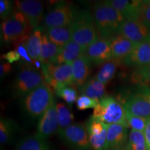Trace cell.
Here are the masks:
<instances>
[{"label":"cell","instance_id":"d590c367","mask_svg":"<svg viewBox=\"0 0 150 150\" xmlns=\"http://www.w3.org/2000/svg\"><path fill=\"white\" fill-rule=\"evenodd\" d=\"M137 75L141 79L150 83V65L138 69L137 71Z\"/></svg>","mask_w":150,"mask_h":150},{"label":"cell","instance_id":"4dcf8cb0","mask_svg":"<svg viewBox=\"0 0 150 150\" xmlns=\"http://www.w3.org/2000/svg\"><path fill=\"white\" fill-rule=\"evenodd\" d=\"M125 112H126L127 122H128L129 127H131V129L144 132L148 119L133 115L126 109H125Z\"/></svg>","mask_w":150,"mask_h":150},{"label":"cell","instance_id":"3957f363","mask_svg":"<svg viewBox=\"0 0 150 150\" xmlns=\"http://www.w3.org/2000/svg\"><path fill=\"white\" fill-rule=\"evenodd\" d=\"M91 117L108 125H120L129 127L125 107L120 101L111 96L99 99Z\"/></svg>","mask_w":150,"mask_h":150},{"label":"cell","instance_id":"6da1fadb","mask_svg":"<svg viewBox=\"0 0 150 150\" xmlns=\"http://www.w3.org/2000/svg\"><path fill=\"white\" fill-rule=\"evenodd\" d=\"M93 19L96 29L104 38L120 34L125 19L108 1H97L94 5Z\"/></svg>","mask_w":150,"mask_h":150},{"label":"cell","instance_id":"9a60e30c","mask_svg":"<svg viewBox=\"0 0 150 150\" xmlns=\"http://www.w3.org/2000/svg\"><path fill=\"white\" fill-rule=\"evenodd\" d=\"M128 129L120 125H108L104 150H125L129 134Z\"/></svg>","mask_w":150,"mask_h":150},{"label":"cell","instance_id":"4316f807","mask_svg":"<svg viewBox=\"0 0 150 150\" xmlns=\"http://www.w3.org/2000/svg\"><path fill=\"white\" fill-rule=\"evenodd\" d=\"M57 110V120L59 125L58 134L61 133L63 130L72 125L74 120V115L70 110L62 102L56 103Z\"/></svg>","mask_w":150,"mask_h":150},{"label":"cell","instance_id":"1f68e13d","mask_svg":"<svg viewBox=\"0 0 150 150\" xmlns=\"http://www.w3.org/2000/svg\"><path fill=\"white\" fill-rule=\"evenodd\" d=\"M99 99L91 98L85 95H81L76 99V107L79 110H83L88 108H95L98 104Z\"/></svg>","mask_w":150,"mask_h":150},{"label":"cell","instance_id":"5b68a950","mask_svg":"<svg viewBox=\"0 0 150 150\" xmlns=\"http://www.w3.org/2000/svg\"><path fill=\"white\" fill-rule=\"evenodd\" d=\"M72 27V40L85 50L98 38L93 16L88 11H78Z\"/></svg>","mask_w":150,"mask_h":150},{"label":"cell","instance_id":"7c38bea8","mask_svg":"<svg viewBox=\"0 0 150 150\" xmlns=\"http://www.w3.org/2000/svg\"><path fill=\"white\" fill-rule=\"evenodd\" d=\"M84 54L92 64L103 65L112 59L110 38L98 37L86 49Z\"/></svg>","mask_w":150,"mask_h":150},{"label":"cell","instance_id":"d6a6232c","mask_svg":"<svg viewBox=\"0 0 150 150\" xmlns=\"http://www.w3.org/2000/svg\"><path fill=\"white\" fill-rule=\"evenodd\" d=\"M15 3L10 0L0 1V18L5 20L8 18L13 13V6Z\"/></svg>","mask_w":150,"mask_h":150},{"label":"cell","instance_id":"8d00e7d4","mask_svg":"<svg viewBox=\"0 0 150 150\" xmlns=\"http://www.w3.org/2000/svg\"><path fill=\"white\" fill-rule=\"evenodd\" d=\"M141 17L150 24V1H143Z\"/></svg>","mask_w":150,"mask_h":150},{"label":"cell","instance_id":"30bf717a","mask_svg":"<svg viewBox=\"0 0 150 150\" xmlns=\"http://www.w3.org/2000/svg\"><path fill=\"white\" fill-rule=\"evenodd\" d=\"M66 145L74 150H88L91 148L86 126L82 123H72L59 134Z\"/></svg>","mask_w":150,"mask_h":150},{"label":"cell","instance_id":"7a4b0ae2","mask_svg":"<svg viewBox=\"0 0 150 150\" xmlns=\"http://www.w3.org/2000/svg\"><path fill=\"white\" fill-rule=\"evenodd\" d=\"M33 30V28L24 15L16 9L1 24V38L6 45L26 43Z\"/></svg>","mask_w":150,"mask_h":150},{"label":"cell","instance_id":"603a6c76","mask_svg":"<svg viewBox=\"0 0 150 150\" xmlns=\"http://www.w3.org/2000/svg\"><path fill=\"white\" fill-rule=\"evenodd\" d=\"M82 95H85L91 98L99 99L104 97L106 87L104 83L98 81L95 77L87 80L83 86L79 88Z\"/></svg>","mask_w":150,"mask_h":150},{"label":"cell","instance_id":"277c9868","mask_svg":"<svg viewBox=\"0 0 150 150\" xmlns=\"http://www.w3.org/2000/svg\"><path fill=\"white\" fill-rule=\"evenodd\" d=\"M54 99L52 87L46 83L22 98V109L29 117H40Z\"/></svg>","mask_w":150,"mask_h":150},{"label":"cell","instance_id":"83f0119b","mask_svg":"<svg viewBox=\"0 0 150 150\" xmlns=\"http://www.w3.org/2000/svg\"><path fill=\"white\" fill-rule=\"evenodd\" d=\"M118 61L117 60L111 59L104 63L100 70L95 76L97 80L102 82L104 85L108 83L115 76L117 70Z\"/></svg>","mask_w":150,"mask_h":150},{"label":"cell","instance_id":"44dd1931","mask_svg":"<svg viewBox=\"0 0 150 150\" xmlns=\"http://www.w3.org/2000/svg\"><path fill=\"white\" fill-rule=\"evenodd\" d=\"M91 61L85 55H81L72 63L73 83L81 87L87 81L90 74Z\"/></svg>","mask_w":150,"mask_h":150},{"label":"cell","instance_id":"74e56055","mask_svg":"<svg viewBox=\"0 0 150 150\" xmlns=\"http://www.w3.org/2000/svg\"><path fill=\"white\" fill-rule=\"evenodd\" d=\"M11 71V65L8 62L1 63L0 65V77L2 79L6 76Z\"/></svg>","mask_w":150,"mask_h":150},{"label":"cell","instance_id":"d4e9b609","mask_svg":"<svg viewBox=\"0 0 150 150\" xmlns=\"http://www.w3.org/2000/svg\"><path fill=\"white\" fill-rule=\"evenodd\" d=\"M16 150H51L45 140L39 138L36 135L29 136L20 140Z\"/></svg>","mask_w":150,"mask_h":150},{"label":"cell","instance_id":"ba28073f","mask_svg":"<svg viewBox=\"0 0 150 150\" xmlns=\"http://www.w3.org/2000/svg\"><path fill=\"white\" fill-rule=\"evenodd\" d=\"M41 68L46 83L53 88H55L58 83L63 86H70L74 83L71 63L55 65L42 63Z\"/></svg>","mask_w":150,"mask_h":150},{"label":"cell","instance_id":"e0dca14e","mask_svg":"<svg viewBox=\"0 0 150 150\" xmlns=\"http://www.w3.org/2000/svg\"><path fill=\"white\" fill-rule=\"evenodd\" d=\"M124 61L125 64L139 68L150 65V42L136 43L130 55Z\"/></svg>","mask_w":150,"mask_h":150},{"label":"cell","instance_id":"4fadbf2b","mask_svg":"<svg viewBox=\"0 0 150 150\" xmlns=\"http://www.w3.org/2000/svg\"><path fill=\"white\" fill-rule=\"evenodd\" d=\"M58 130L59 125L57 120L56 103L55 99H54L49 108L39 119L35 135L39 138L46 140L52 135L58 132Z\"/></svg>","mask_w":150,"mask_h":150},{"label":"cell","instance_id":"5bb4252c","mask_svg":"<svg viewBox=\"0 0 150 150\" xmlns=\"http://www.w3.org/2000/svg\"><path fill=\"white\" fill-rule=\"evenodd\" d=\"M15 8L20 11L27 18L33 29L40 26V22L44 21V5L36 0H23L15 1Z\"/></svg>","mask_w":150,"mask_h":150},{"label":"cell","instance_id":"484cf974","mask_svg":"<svg viewBox=\"0 0 150 150\" xmlns=\"http://www.w3.org/2000/svg\"><path fill=\"white\" fill-rule=\"evenodd\" d=\"M19 130L18 125L13 120L1 117L0 120V142L1 145L10 143Z\"/></svg>","mask_w":150,"mask_h":150},{"label":"cell","instance_id":"8fae6325","mask_svg":"<svg viewBox=\"0 0 150 150\" xmlns=\"http://www.w3.org/2000/svg\"><path fill=\"white\" fill-rule=\"evenodd\" d=\"M120 34L134 43L150 42V24L142 17L126 20L122 25Z\"/></svg>","mask_w":150,"mask_h":150},{"label":"cell","instance_id":"f1b7e54d","mask_svg":"<svg viewBox=\"0 0 150 150\" xmlns=\"http://www.w3.org/2000/svg\"><path fill=\"white\" fill-rule=\"evenodd\" d=\"M125 150H149L144 133L131 129Z\"/></svg>","mask_w":150,"mask_h":150},{"label":"cell","instance_id":"ffe728a7","mask_svg":"<svg viewBox=\"0 0 150 150\" xmlns=\"http://www.w3.org/2000/svg\"><path fill=\"white\" fill-rule=\"evenodd\" d=\"M45 34L50 41L59 47H63L72 40V24L66 26L45 29Z\"/></svg>","mask_w":150,"mask_h":150},{"label":"cell","instance_id":"f546056e","mask_svg":"<svg viewBox=\"0 0 150 150\" xmlns=\"http://www.w3.org/2000/svg\"><path fill=\"white\" fill-rule=\"evenodd\" d=\"M56 95L60 98L63 99L67 104L72 105L77 99V94L74 88L70 86L60 85L55 90Z\"/></svg>","mask_w":150,"mask_h":150},{"label":"cell","instance_id":"7402d4cb","mask_svg":"<svg viewBox=\"0 0 150 150\" xmlns=\"http://www.w3.org/2000/svg\"><path fill=\"white\" fill-rule=\"evenodd\" d=\"M43 33L42 28L40 26L34 28L26 42L28 54L33 61L40 59Z\"/></svg>","mask_w":150,"mask_h":150},{"label":"cell","instance_id":"2e32d148","mask_svg":"<svg viewBox=\"0 0 150 150\" xmlns=\"http://www.w3.org/2000/svg\"><path fill=\"white\" fill-rule=\"evenodd\" d=\"M115 10L126 20L141 17L143 1L138 0H111L108 1Z\"/></svg>","mask_w":150,"mask_h":150},{"label":"cell","instance_id":"ac0fdd59","mask_svg":"<svg viewBox=\"0 0 150 150\" xmlns=\"http://www.w3.org/2000/svg\"><path fill=\"white\" fill-rule=\"evenodd\" d=\"M112 59L120 61L127 59L132 52L136 43L129 40L122 34L110 38Z\"/></svg>","mask_w":150,"mask_h":150},{"label":"cell","instance_id":"8992f818","mask_svg":"<svg viewBox=\"0 0 150 150\" xmlns=\"http://www.w3.org/2000/svg\"><path fill=\"white\" fill-rule=\"evenodd\" d=\"M45 83L46 81L42 73H40L32 65H24L20 68L13 84V96L16 98H23Z\"/></svg>","mask_w":150,"mask_h":150},{"label":"cell","instance_id":"52a82bcc","mask_svg":"<svg viewBox=\"0 0 150 150\" xmlns=\"http://www.w3.org/2000/svg\"><path fill=\"white\" fill-rule=\"evenodd\" d=\"M121 103L133 115L150 118V89L147 86H140L136 91L123 97Z\"/></svg>","mask_w":150,"mask_h":150},{"label":"cell","instance_id":"f35d334b","mask_svg":"<svg viewBox=\"0 0 150 150\" xmlns=\"http://www.w3.org/2000/svg\"><path fill=\"white\" fill-rule=\"evenodd\" d=\"M144 135H145V138L146 142H147V147L150 150V118L147 120V125H146L145 131H144Z\"/></svg>","mask_w":150,"mask_h":150},{"label":"cell","instance_id":"e575fe53","mask_svg":"<svg viewBox=\"0 0 150 150\" xmlns=\"http://www.w3.org/2000/svg\"><path fill=\"white\" fill-rule=\"evenodd\" d=\"M1 58L2 59L6 60L7 62L10 64L14 63V62L20 61L21 59V56H20L19 52L16 50H11V51H9L7 53L2 54L1 56Z\"/></svg>","mask_w":150,"mask_h":150},{"label":"cell","instance_id":"836d02e7","mask_svg":"<svg viewBox=\"0 0 150 150\" xmlns=\"http://www.w3.org/2000/svg\"><path fill=\"white\" fill-rule=\"evenodd\" d=\"M15 46H16V50L19 52L20 56H21V59L27 61V63H33V61L28 54L26 43H19Z\"/></svg>","mask_w":150,"mask_h":150},{"label":"cell","instance_id":"9c48e42d","mask_svg":"<svg viewBox=\"0 0 150 150\" xmlns=\"http://www.w3.org/2000/svg\"><path fill=\"white\" fill-rule=\"evenodd\" d=\"M78 11L70 4L57 3L55 6L45 16V27L47 29L71 24L74 21Z\"/></svg>","mask_w":150,"mask_h":150},{"label":"cell","instance_id":"d6986e66","mask_svg":"<svg viewBox=\"0 0 150 150\" xmlns=\"http://www.w3.org/2000/svg\"><path fill=\"white\" fill-rule=\"evenodd\" d=\"M86 50L78 43L72 40L61 48V52L52 64L63 65L72 63L85 53Z\"/></svg>","mask_w":150,"mask_h":150},{"label":"cell","instance_id":"cb8c5ba5","mask_svg":"<svg viewBox=\"0 0 150 150\" xmlns=\"http://www.w3.org/2000/svg\"><path fill=\"white\" fill-rule=\"evenodd\" d=\"M61 48L50 41L45 33L42 37V46L40 61L42 63H54V61L61 52Z\"/></svg>","mask_w":150,"mask_h":150}]
</instances>
